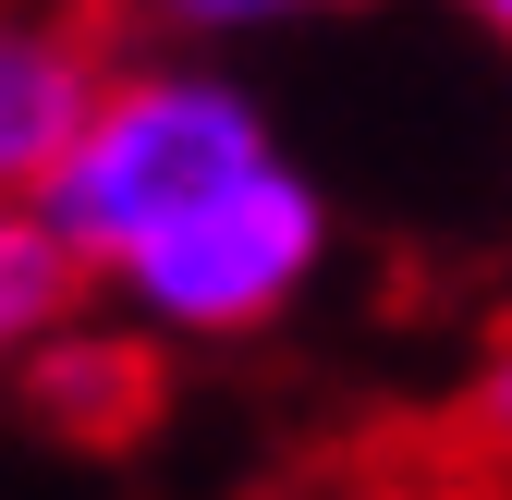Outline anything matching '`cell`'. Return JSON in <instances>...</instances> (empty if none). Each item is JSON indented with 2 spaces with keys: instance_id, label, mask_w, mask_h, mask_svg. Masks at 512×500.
I'll list each match as a JSON object with an SVG mask.
<instances>
[{
  "instance_id": "cell-1",
  "label": "cell",
  "mask_w": 512,
  "mask_h": 500,
  "mask_svg": "<svg viewBox=\"0 0 512 500\" xmlns=\"http://www.w3.org/2000/svg\"><path fill=\"white\" fill-rule=\"evenodd\" d=\"M281 159L269 110H256L244 74H220V61L196 49H147V61H110L74 147L49 159L37 183V220L86 257V281L122 257V244H147L159 220H183L196 196H220L232 171Z\"/></svg>"
},
{
  "instance_id": "cell-5",
  "label": "cell",
  "mask_w": 512,
  "mask_h": 500,
  "mask_svg": "<svg viewBox=\"0 0 512 500\" xmlns=\"http://www.w3.org/2000/svg\"><path fill=\"white\" fill-rule=\"evenodd\" d=\"M147 25H171L183 49H208V37H269V25H330L354 13V0H135Z\"/></svg>"
},
{
  "instance_id": "cell-4",
  "label": "cell",
  "mask_w": 512,
  "mask_h": 500,
  "mask_svg": "<svg viewBox=\"0 0 512 500\" xmlns=\"http://www.w3.org/2000/svg\"><path fill=\"white\" fill-rule=\"evenodd\" d=\"M86 330V257L37 208H0V366H37Z\"/></svg>"
},
{
  "instance_id": "cell-7",
  "label": "cell",
  "mask_w": 512,
  "mask_h": 500,
  "mask_svg": "<svg viewBox=\"0 0 512 500\" xmlns=\"http://www.w3.org/2000/svg\"><path fill=\"white\" fill-rule=\"evenodd\" d=\"M452 13H476V25H488V37L512 49V0H452Z\"/></svg>"
},
{
  "instance_id": "cell-6",
  "label": "cell",
  "mask_w": 512,
  "mask_h": 500,
  "mask_svg": "<svg viewBox=\"0 0 512 500\" xmlns=\"http://www.w3.org/2000/svg\"><path fill=\"white\" fill-rule=\"evenodd\" d=\"M464 415H476V440H500V452H512V330L476 354V379H464Z\"/></svg>"
},
{
  "instance_id": "cell-3",
  "label": "cell",
  "mask_w": 512,
  "mask_h": 500,
  "mask_svg": "<svg viewBox=\"0 0 512 500\" xmlns=\"http://www.w3.org/2000/svg\"><path fill=\"white\" fill-rule=\"evenodd\" d=\"M110 74V37L61 0H0V208H37L49 159L74 147V122Z\"/></svg>"
},
{
  "instance_id": "cell-2",
  "label": "cell",
  "mask_w": 512,
  "mask_h": 500,
  "mask_svg": "<svg viewBox=\"0 0 512 500\" xmlns=\"http://www.w3.org/2000/svg\"><path fill=\"white\" fill-rule=\"evenodd\" d=\"M317 269H330V196L293 159H256L183 220H159L147 244H122L98 281L147 342H256L317 293Z\"/></svg>"
}]
</instances>
